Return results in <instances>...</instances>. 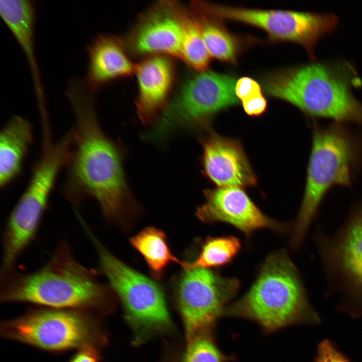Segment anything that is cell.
<instances>
[{
    "instance_id": "1",
    "label": "cell",
    "mask_w": 362,
    "mask_h": 362,
    "mask_svg": "<svg viewBox=\"0 0 362 362\" xmlns=\"http://www.w3.org/2000/svg\"><path fill=\"white\" fill-rule=\"evenodd\" d=\"M66 96L74 115V142L61 193L75 208L93 199L108 221L122 225L140 211L124 172L125 149L103 131L95 92L83 80H71Z\"/></svg>"
},
{
    "instance_id": "2",
    "label": "cell",
    "mask_w": 362,
    "mask_h": 362,
    "mask_svg": "<svg viewBox=\"0 0 362 362\" xmlns=\"http://www.w3.org/2000/svg\"><path fill=\"white\" fill-rule=\"evenodd\" d=\"M114 292L93 269L77 261L68 242L60 241L48 261L37 269L15 267L0 274V301L37 307L101 312L109 307Z\"/></svg>"
},
{
    "instance_id": "3",
    "label": "cell",
    "mask_w": 362,
    "mask_h": 362,
    "mask_svg": "<svg viewBox=\"0 0 362 362\" xmlns=\"http://www.w3.org/2000/svg\"><path fill=\"white\" fill-rule=\"evenodd\" d=\"M357 76L346 62H315L270 73L263 87L311 117L362 124V104L351 90L360 82Z\"/></svg>"
},
{
    "instance_id": "4",
    "label": "cell",
    "mask_w": 362,
    "mask_h": 362,
    "mask_svg": "<svg viewBox=\"0 0 362 362\" xmlns=\"http://www.w3.org/2000/svg\"><path fill=\"white\" fill-rule=\"evenodd\" d=\"M226 312L254 320L268 332L299 321L318 320L298 270L285 250L265 258L249 289Z\"/></svg>"
},
{
    "instance_id": "5",
    "label": "cell",
    "mask_w": 362,
    "mask_h": 362,
    "mask_svg": "<svg viewBox=\"0 0 362 362\" xmlns=\"http://www.w3.org/2000/svg\"><path fill=\"white\" fill-rule=\"evenodd\" d=\"M341 123L314 130L304 195L291 225V245L294 248L302 244L330 189L351 185L359 150L352 135Z\"/></svg>"
},
{
    "instance_id": "6",
    "label": "cell",
    "mask_w": 362,
    "mask_h": 362,
    "mask_svg": "<svg viewBox=\"0 0 362 362\" xmlns=\"http://www.w3.org/2000/svg\"><path fill=\"white\" fill-rule=\"evenodd\" d=\"M236 81L232 75L209 70L190 76L142 138L161 143L177 133L208 130L217 113L239 103Z\"/></svg>"
},
{
    "instance_id": "7",
    "label": "cell",
    "mask_w": 362,
    "mask_h": 362,
    "mask_svg": "<svg viewBox=\"0 0 362 362\" xmlns=\"http://www.w3.org/2000/svg\"><path fill=\"white\" fill-rule=\"evenodd\" d=\"M0 331L6 338L53 352L99 348L106 341L94 313L76 309L37 307L2 322Z\"/></svg>"
},
{
    "instance_id": "8",
    "label": "cell",
    "mask_w": 362,
    "mask_h": 362,
    "mask_svg": "<svg viewBox=\"0 0 362 362\" xmlns=\"http://www.w3.org/2000/svg\"><path fill=\"white\" fill-rule=\"evenodd\" d=\"M81 226L96 252L100 269L120 299L138 337L169 328L170 318L160 285L116 257L85 221Z\"/></svg>"
},
{
    "instance_id": "9",
    "label": "cell",
    "mask_w": 362,
    "mask_h": 362,
    "mask_svg": "<svg viewBox=\"0 0 362 362\" xmlns=\"http://www.w3.org/2000/svg\"><path fill=\"white\" fill-rule=\"evenodd\" d=\"M199 12L221 21L231 20L264 31L273 42L289 41L302 45L312 59L314 49L323 36L332 32L338 24L333 14L260 10L232 7L196 1Z\"/></svg>"
},
{
    "instance_id": "10",
    "label": "cell",
    "mask_w": 362,
    "mask_h": 362,
    "mask_svg": "<svg viewBox=\"0 0 362 362\" xmlns=\"http://www.w3.org/2000/svg\"><path fill=\"white\" fill-rule=\"evenodd\" d=\"M313 238L329 289L362 309V203L334 234L317 227Z\"/></svg>"
},
{
    "instance_id": "11",
    "label": "cell",
    "mask_w": 362,
    "mask_h": 362,
    "mask_svg": "<svg viewBox=\"0 0 362 362\" xmlns=\"http://www.w3.org/2000/svg\"><path fill=\"white\" fill-rule=\"evenodd\" d=\"M190 341L211 326L236 293L239 281L210 269H184L172 284Z\"/></svg>"
},
{
    "instance_id": "12",
    "label": "cell",
    "mask_w": 362,
    "mask_h": 362,
    "mask_svg": "<svg viewBox=\"0 0 362 362\" xmlns=\"http://www.w3.org/2000/svg\"><path fill=\"white\" fill-rule=\"evenodd\" d=\"M205 201L197 207L195 214L202 222L229 224L249 237L261 229L279 233L291 231V224L275 220L265 215L254 203L243 188L217 187L205 189Z\"/></svg>"
},
{
    "instance_id": "13",
    "label": "cell",
    "mask_w": 362,
    "mask_h": 362,
    "mask_svg": "<svg viewBox=\"0 0 362 362\" xmlns=\"http://www.w3.org/2000/svg\"><path fill=\"white\" fill-rule=\"evenodd\" d=\"M182 38L178 3L160 1L140 16L124 41L128 52L135 56L181 59Z\"/></svg>"
},
{
    "instance_id": "14",
    "label": "cell",
    "mask_w": 362,
    "mask_h": 362,
    "mask_svg": "<svg viewBox=\"0 0 362 362\" xmlns=\"http://www.w3.org/2000/svg\"><path fill=\"white\" fill-rule=\"evenodd\" d=\"M206 131L199 138L204 175L218 187L255 186L256 175L241 142L212 130Z\"/></svg>"
},
{
    "instance_id": "15",
    "label": "cell",
    "mask_w": 362,
    "mask_h": 362,
    "mask_svg": "<svg viewBox=\"0 0 362 362\" xmlns=\"http://www.w3.org/2000/svg\"><path fill=\"white\" fill-rule=\"evenodd\" d=\"M137 114L146 126L154 124L169 102L175 69L172 58L162 55L145 57L136 64Z\"/></svg>"
},
{
    "instance_id": "16",
    "label": "cell",
    "mask_w": 362,
    "mask_h": 362,
    "mask_svg": "<svg viewBox=\"0 0 362 362\" xmlns=\"http://www.w3.org/2000/svg\"><path fill=\"white\" fill-rule=\"evenodd\" d=\"M85 84L95 92L113 81L135 74L136 64L128 56L124 40L110 34H101L87 45Z\"/></svg>"
},
{
    "instance_id": "17",
    "label": "cell",
    "mask_w": 362,
    "mask_h": 362,
    "mask_svg": "<svg viewBox=\"0 0 362 362\" xmlns=\"http://www.w3.org/2000/svg\"><path fill=\"white\" fill-rule=\"evenodd\" d=\"M31 123L19 116L11 117L0 134V187H8L18 177L34 142Z\"/></svg>"
},
{
    "instance_id": "18",
    "label": "cell",
    "mask_w": 362,
    "mask_h": 362,
    "mask_svg": "<svg viewBox=\"0 0 362 362\" xmlns=\"http://www.w3.org/2000/svg\"><path fill=\"white\" fill-rule=\"evenodd\" d=\"M0 14L27 59L36 93H42L43 92L35 53L34 36L37 14L35 2L1 1Z\"/></svg>"
},
{
    "instance_id": "19",
    "label": "cell",
    "mask_w": 362,
    "mask_h": 362,
    "mask_svg": "<svg viewBox=\"0 0 362 362\" xmlns=\"http://www.w3.org/2000/svg\"><path fill=\"white\" fill-rule=\"evenodd\" d=\"M129 242L144 258L152 276L156 280L161 278L170 263H178L182 267L184 265L185 261L173 255L165 234L156 227H145L131 237Z\"/></svg>"
},
{
    "instance_id": "20",
    "label": "cell",
    "mask_w": 362,
    "mask_h": 362,
    "mask_svg": "<svg viewBox=\"0 0 362 362\" xmlns=\"http://www.w3.org/2000/svg\"><path fill=\"white\" fill-rule=\"evenodd\" d=\"M190 9L198 22L210 56L221 62L235 64L242 48L241 39L229 32L222 21Z\"/></svg>"
},
{
    "instance_id": "21",
    "label": "cell",
    "mask_w": 362,
    "mask_h": 362,
    "mask_svg": "<svg viewBox=\"0 0 362 362\" xmlns=\"http://www.w3.org/2000/svg\"><path fill=\"white\" fill-rule=\"evenodd\" d=\"M182 27V58L197 72L208 70L211 58L204 43L198 22L190 9L178 4Z\"/></svg>"
},
{
    "instance_id": "22",
    "label": "cell",
    "mask_w": 362,
    "mask_h": 362,
    "mask_svg": "<svg viewBox=\"0 0 362 362\" xmlns=\"http://www.w3.org/2000/svg\"><path fill=\"white\" fill-rule=\"evenodd\" d=\"M240 240L233 236H209L202 241L197 257L186 261L184 269L218 267L231 262L241 249Z\"/></svg>"
},
{
    "instance_id": "23",
    "label": "cell",
    "mask_w": 362,
    "mask_h": 362,
    "mask_svg": "<svg viewBox=\"0 0 362 362\" xmlns=\"http://www.w3.org/2000/svg\"><path fill=\"white\" fill-rule=\"evenodd\" d=\"M225 359L212 338L203 332L189 341L181 362H225Z\"/></svg>"
},
{
    "instance_id": "24",
    "label": "cell",
    "mask_w": 362,
    "mask_h": 362,
    "mask_svg": "<svg viewBox=\"0 0 362 362\" xmlns=\"http://www.w3.org/2000/svg\"><path fill=\"white\" fill-rule=\"evenodd\" d=\"M235 92L236 97L241 102L262 94L259 84L247 76L242 77L237 80Z\"/></svg>"
},
{
    "instance_id": "25",
    "label": "cell",
    "mask_w": 362,
    "mask_h": 362,
    "mask_svg": "<svg viewBox=\"0 0 362 362\" xmlns=\"http://www.w3.org/2000/svg\"><path fill=\"white\" fill-rule=\"evenodd\" d=\"M314 362H349L348 359L334 346L333 344L325 339L319 344Z\"/></svg>"
},
{
    "instance_id": "26",
    "label": "cell",
    "mask_w": 362,
    "mask_h": 362,
    "mask_svg": "<svg viewBox=\"0 0 362 362\" xmlns=\"http://www.w3.org/2000/svg\"><path fill=\"white\" fill-rule=\"evenodd\" d=\"M243 109L250 117H257L264 113L267 108V101L262 94L242 102Z\"/></svg>"
},
{
    "instance_id": "27",
    "label": "cell",
    "mask_w": 362,
    "mask_h": 362,
    "mask_svg": "<svg viewBox=\"0 0 362 362\" xmlns=\"http://www.w3.org/2000/svg\"><path fill=\"white\" fill-rule=\"evenodd\" d=\"M99 348L87 347L76 350L68 362H101Z\"/></svg>"
}]
</instances>
